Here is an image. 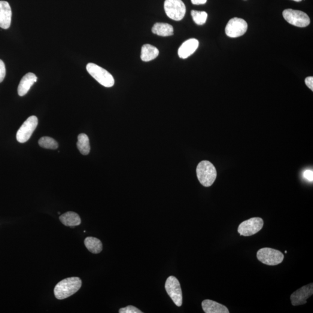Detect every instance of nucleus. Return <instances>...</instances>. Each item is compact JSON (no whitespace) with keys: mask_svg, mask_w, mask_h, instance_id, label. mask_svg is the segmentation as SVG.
I'll return each mask as SVG.
<instances>
[{"mask_svg":"<svg viewBox=\"0 0 313 313\" xmlns=\"http://www.w3.org/2000/svg\"><path fill=\"white\" fill-rule=\"evenodd\" d=\"M303 177L310 182H313V172L312 170L308 169L306 170L303 172Z\"/></svg>","mask_w":313,"mask_h":313,"instance_id":"25","label":"nucleus"},{"mask_svg":"<svg viewBox=\"0 0 313 313\" xmlns=\"http://www.w3.org/2000/svg\"><path fill=\"white\" fill-rule=\"evenodd\" d=\"M152 32L155 35L162 37H168L174 35V28L172 25L165 23H157L152 28Z\"/></svg>","mask_w":313,"mask_h":313,"instance_id":"18","label":"nucleus"},{"mask_svg":"<svg viewBox=\"0 0 313 313\" xmlns=\"http://www.w3.org/2000/svg\"><path fill=\"white\" fill-rule=\"evenodd\" d=\"M38 125V118L35 115L29 117L20 127L17 133L18 142L23 144L28 141Z\"/></svg>","mask_w":313,"mask_h":313,"instance_id":"9","label":"nucleus"},{"mask_svg":"<svg viewBox=\"0 0 313 313\" xmlns=\"http://www.w3.org/2000/svg\"><path fill=\"white\" fill-rule=\"evenodd\" d=\"M199 46V41L197 39H188L179 47L178 55L182 59H186L195 53Z\"/></svg>","mask_w":313,"mask_h":313,"instance_id":"12","label":"nucleus"},{"mask_svg":"<svg viewBox=\"0 0 313 313\" xmlns=\"http://www.w3.org/2000/svg\"><path fill=\"white\" fill-rule=\"evenodd\" d=\"M282 15L287 22L295 26L305 27L311 23L308 15L302 11L287 9L283 11Z\"/></svg>","mask_w":313,"mask_h":313,"instance_id":"6","label":"nucleus"},{"mask_svg":"<svg viewBox=\"0 0 313 313\" xmlns=\"http://www.w3.org/2000/svg\"><path fill=\"white\" fill-rule=\"evenodd\" d=\"M37 80V76L32 73H29L24 75L20 80L18 88V95L23 96L29 92L30 88Z\"/></svg>","mask_w":313,"mask_h":313,"instance_id":"14","label":"nucleus"},{"mask_svg":"<svg viewBox=\"0 0 313 313\" xmlns=\"http://www.w3.org/2000/svg\"><path fill=\"white\" fill-rule=\"evenodd\" d=\"M6 69L4 62L0 59V83H2L5 77Z\"/></svg>","mask_w":313,"mask_h":313,"instance_id":"24","label":"nucleus"},{"mask_svg":"<svg viewBox=\"0 0 313 313\" xmlns=\"http://www.w3.org/2000/svg\"><path fill=\"white\" fill-rule=\"evenodd\" d=\"M191 1L194 5H202L205 4L207 0H191Z\"/></svg>","mask_w":313,"mask_h":313,"instance_id":"27","label":"nucleus"},{"mask_svg":"<svg viewBox=\"0 0 313 313\" xmlns=\"http://www.w3.org/2000/svg\"><path fill=\"white\" fill-rule=\"evenodd\" d=\"M12 11L7 1H0V27L8 29L11 26Z\"/></svg>","mask_w":313,"mask_h":313,"instance_id":"13","label":"nucleus"},{"mask_svg":"<svg viewBox=\"0 0 313 313\" xmlns=\"http://www.w3.org/2000/svg\"><path fill=\"white\" fill-rule=\"evenodd\" d=\"M59 220L64 225L69 227L77 226L81 223L80 216L74 212H68L63 214L60 216Z\"/></svg>","mask_w":313,"mask_h":313,"instance_id":"16","label":"nucleus"},{"mask_svg":"<svg viewBox=\"0 0 313 313\" xmlns=\"http://www.w3.org/2000/svg\"><path fill=\"white\" fill-rule=\"evenodd\" d=\"M313 284L305 285L297 290L291 295L292 305L294 306L304 305L307 303V299L313 295Z\"/></svg>","mask_w":313,"mask_h":313,"instance_id":"11","label":"nucleus"},{"mask_svg":"<svg viewBox=\"0 0 313 313\" xmlns=\"http://www.w3.org/2000/svg\"><path fill=\"white\" fill-rule=\"evenodd\" d=\"M159 51L150 44H145L142 48L141 57L144 62H150L159 56Z\"/></svg>","mask_w":313,"mask_h":313,"instance_id":"17","label":"nucleus"},{"mask_svg":"<svg viewBox=\"0 0 313 313\" xmlns=\"http://www.w3.org/2000/svg\"><path fill=\"white\" fill-rule=\"evenodd\" d=\"M191 15L194 22L198 25H203L205 24L208 18V14L205 11L193 10L191 12Z\"/></svg>","mask_w":313,"mask_h":313,"instance_id":"22","label":"nucleus"},{"mask_svg":"<svg viewBox=\"0 0 313 313\" xmlns=\"http://www.w3.org/2000/svg\"><path fill=\"white\" fill-rule=\"evenodd\" d=\"M197 178L200 184L205 187H209L214 184L217 177V171L215 166L208 161H202L196 169Z\"/></svg>","mask_w":313,"mask_h":313,"instance_id":"2","label":"nucleus"},{"mask_svg":"<svg viewBox=\"0 0 313 313\" xmlns=\"http://www.w3.org/2000/svg\"><path fill=\"white\" fill-rule=\"evenodd\" d=\"M257 258L266 265L276 266L282 262L284 255L281 251L275 249L263 248L258 251Z\"/></svg>","mask_w":313,"mask_h":313,"instance_id":"4","label":"nucleus"},{"mask_svg":"<svg viewBox=\"0 0 313 313\" xmlns=\"http://www.w3.org/2000/svg\"><path fill=\"white\" fill-rule=\"evenodd\" d=\"M293 1H296V2H300L302 1V0H293Z\"/></svg>","mask_w":313,"mask_h":313,"instance_id":"28","label":"nucleus"},{"mask_svg":"<svg viewBox=\"0 0 313 313\" xmlns=\"http://www.w3.org/2000/svg\"><path fill=\"white\" fill-rule=\"evenodd\" d=\"M87 70L92 77L103 86L107 88L113 87L114 79L110 73L98 65L92 63H88Z\"/></svg>","mask_w":313,"mask_h":313,"instance_id":"3","label":"nucleus"},{"mask_svg":"<svg viewBox=\"0 0 313 313\" xmlns=\"http://www.w3.org/2000/svg\"><path fill=\"white\" fill-rule=\"evenodd\" d=\"M166 13L171 19L179 21L186 14V6L182 0H166L164 2Z\"/></svg>","mask_w":313,"mask_h":313,"instance_id":"5","label":"nucleus"},{"mask_svg":"<svg viewBox=\"0 0 313 313\" xmlns=\"http://www.w3.org/2000/svg\"><path fill=\"white\" fill-rule=\"evenodd\" d=\"M305 84L307 86H308L310 89L312 91H313V77H308L305 79Z\"/></svg>","mask_w":313,"mask_h":313,"instance_id":"26","label":"nucleus"},{"mask_svg":"<svg viewBox=\"0 0 313 313\" xmlns=\"http://www.w3.org/2000/svg\"><path fill=\"white\" fill-rule=\"evenodd\" d=\"M82 281L78 277L67 278L57 283L54 289L56 298L63 300L71 296L80 290Z\"/></svg>","mask_w":313,"mask_h":313,"instance_id":"1","label":"nucleus"},{"mask_svg":"<svg viewBox=\"0 0 313 313\" xmlns=\"http://www.w3.org/2000/svg\"><path fill=\"white\" fill-rule=\"evenodd\" d=\"M202 308L205 313H229L225 306L209 299L203 301Z\"/></svg>","mask_w":313,"mask_h":313,"instance_id":"15","label":"nucleus"},{"mask_svg":"<svg viewBox=\"0 0 313 313\" xmlns=\"http://www.w3.org/2000/svg\"><path fill=\"white\" fill-rule=\"evenodd\" d=\"M120 313H142V312L135 306H129L126 308H121L119 311Z\"/></svg>","mask_w":313,"mask_h":313,"instance_id":"23","label":"nucleus"},{"mask_svg":"<svg viewBox=\"0 0 313 313\" xmlns=\"http://www.w3.org/2000/svg\"><path fill=\"white\" fill-rule=\"evenodd\" d=\"M38 144L42 148H47V149H56L58 147V144L53 138L44 136L39 139Z\"/></svg>","mask_w":313,"mask_h":313,"instance_id":"21","label":"nucleus"},{"mask_svg":"<svg viewBox=\"0 0 313 313\" xmlns=\"http://www.w3.org/2000/svg\"><path fill=\"white\" fill-rule=\"evenodd\" d=\"M78 149L83 155H88L90 153L91 147L90 140L88 136L85 133H80L78 136L77 144Z\"/></svg>","mask_w":313,"mask_h":313,"instance_id":"20","label":"nucleus"},{"mask_svg":"<svg viewBox=\"0 0 313 313\" xmlns=\"http://www.w3.org/2000/svg\"><path fill=\"white\" fill-rule=\"evenodd\" d=\"M166 290L167 294L171 297L173 302L178 307L182 305L183 296L180 282L174 276H170L166 282Z\"/></svg>","mask_w":313,"mask_h":313,"instance_id":"7","label":"nucleus"},{"mask_svg":"<svg viewBox=\"0 0 313 313\" xmlns=\"http://www.w3.org/2000/svg\"><path fill=\"white\" fill-rule=\"evenodd\" d=\"M264 221L260 218H252L250 220L242 221L238 228L240 235L245 237L251 236L258 233L262 230Z\"/></svg>","mask_w":313,"mask_h":313,"instance_id":"8","label":"nucleus"},{"mask_svg":"<svg viewBox=\"0 0 313 313\" xmlns=\"http://www.w3.org/2000/svg\"><path fill=\"white\" fill-rule=\"evenodd\" d=\"M247 29L248 24L245 20L234 18L227 24L225 32L228 37L236 38L244 35Z\"/></svg>","mask_w":313,"mask_h":313,"instance_id":"10","label":"nucleus"},{"mask_svg":"<svg viewBox=\"0 0 313 313\" xmlns=\"http://www.w3.org/2000/svg\"><path fill=\"white\" fill-rule=\"evenodd\" d=\"M84 244L88 251L93 254H99L102 251V243L98 239L88 237L85 239Z\"/></svg>","mask_w":313,"mask_h":313,"instance_id":"19","label":"nucleus"},{"mask_svg":"<svg viewBox=\"0 0 313 313\" xmlns=\"http://www.w3.org/2000/svg\"><path fill=\"white\" fill-rule=\"evenodd\" d=\"M285 254H287V251H285Z\"/></svg>","mask_w":313,"mask_h":313,"instance_id":"29","label":"nucleus"}]
</instances>
